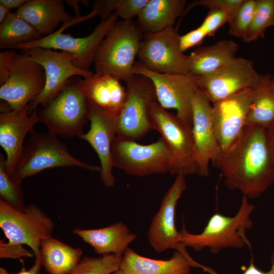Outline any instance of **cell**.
I'll use <instances>...</instances> for the list:
<instances>
[{"mask_svg": "<svg viewBox=\"0 0 274 274\" xmlns=\"http://www.w3.org/2000/svg\"><path fill=\"white\" fill-rule=\"evenodd\" d=\"M221 171L225 186L248 198L260 196L274 184V166L266 129L245 127L215 164Z\"/></svg>", "mask_w": 274, "mask_h": 274, "instance_id": "6da1fadb", "label": "cell"}, {"mask_svg": "<svg viewBox=\"0 0 274 274\" xmlns=\"http://www.w3.org/2000/svg\"><path fill=\"white\" fill-rule=\"evenodd\" d=\"M255 206L243 195L237 213L232 217L220 213L213 214L202 231L198 234L189 232L185 227L179 231V241L185 247L196 251L204 249L217 253L226 249L251 247L246 232L253 225L251 214Z\"/></svg>", "mask_w": 274, "mask_h": 274, "instance_id": "7a4b0ae2", "label": "cell"}, {"mask_svg": "<svg viewBox=\"0 0 274 274\" xmlns=\"http://www.w3.org/2000/svg\"><path fill=\"white\" fill-rule=\"evenodd\" d=\"M144 35L132 20L117 21L99 45L94 58L95 74L109 75L125 83L134 75L135 58Z\"/></svg>", "mask_w": 274, "mask_h": 274, "instance_id": "3957f363", "label": "cell"}, {"mask_svg": "<svg viewBox=\"0 0 274 274\" xmlns=\"http://www.w3.org/2000/svg\"><path fill=\"white\" fill-rule=\"evenodd\" d=\"M79 78H71L38 112L39 122L47 127L49 132L57 136L80 138L83 133L84 125L89 121V102L80 88Z\"/></svg>", "mask_w": 274, "mask_h": 274, "instance_id": "277c9868", "label": "cell"}, {"mask_svg": "<svg viewBox=\"0 0 274 274\" xmlns=\"http://www.w3.org/2000/svg\"><path fill=\"white\" fill-rule=\"evenodd\" d=\"M67 166L100 172V167L86 163L72 155L57 136L49 131H33L24 145L20 159L11 176L22 181L47 169Z\"/></svg>", "mask_w": 274, "mask_h": 274, "instance_id": "5b68a950", "label": "cell"}, {"mask_svg": "<svg viewBox=\"0 0 274 274\" xmlns=\"http://www.w3.org/2000/svg\"><path fill=\"white\" fill-rule=\"evenodd\" d=\"M118 15L113 12L106 20L101 21L93 31L83 38H75L63 32L67 27L88 20L87 16H76L51 34L28 43L11 46L7 49L22 50L39 47L61 50L69 53L76 58L75 64L81 70L89 71L94 61L97 49L109 30L117 22Z\"/></svg>", "mask_w": 274, "mask_h": 274, "instance_id": "8992f818", "label": "cell"}, {"mask_svg": "<svg viewBox=\"0 0 274 274\" xmlns=\"http://www.w3.org/2000/svg\"><path fill=\"white\" fill-rule=\"evenodd\" d=\"M153 129L157 131L171 154L169 173L185 176L198 175L192 127L168 113L157 101L150 108Z\"/></svg>", "mask_w": 274, "mask_h": 274, "instance_id": "52a82bcc", "label": "cell"}, {"mask_svg": "<svg viewBox=\"0 0 274 274\" xmlns=\"http://www.w3.org/2000/svg\"><path fill=\"white\" fill-rule=\"evenodd\" d=\"M0 227L8 243L28 246L36 259L42 261L41 244L44 239L52 236L54 223L36 204H28L20 210L1 198Z\"/></svg>", "mask_w": 274, "mask_h": 274, "instance_id": "ba28073f", "label": "cell"}, {"mask_svg": "<svg viewBox=\"0 0 274 274\" xmlns=\"http://www.w3.org/2000/svg\"><path fill=\"white\" fill-rule=\"evenodd\" d=\"M113 167L138 177L169 173L171 154L161 138L156 142L141 145L117 136L112 146Z\"/></svg>", "mask_w": 274, "mask_h": 274, "instance_id": "9c48e42d", "label": "cell"}, {"mask_svg": "<svg viewBox=\"0 0 274 274\" xmlns=\"http://www.w3.org/2000/svg\"><path fill=\"white\" fill-rule=\"evenodd\" d=\"M125 83L127 95L116 119V135L135 141L153 129L150 108L157 100L152 83L145 77L134 75Z\"/></svg>", "mask_w": 274, "mask_h": 274, "instance_id": "30bf717a", "label": "cell"}, {"mask_svg": "<svg viewBox=\"0 0 274 274\" xmlns=\"http://www.w3.org/2000/svg\"><path fill=\"white\" fill-rule=\"evenodd\" d=\"M31 58L41 64L46 75L45 86L42 92L27 105L28 113L31 114L39 105L46 104L57 94L75 76L88 78L94 74L77 67L76 58L64 51H57L51 49L39 47L21 50Z\"/></svg>", "mask_w": 274, "mask_h": 274, "instance_id": "8fae6325", "label": "cell"}, {"mask_svg": "<svg viewBox=\"0 0 274 274\" xmlns=\"http://www.w3.org/2000/svg\"><path fill=\"white\" fill-rule=\"evenodd\" d=\"M133 72L149 79L158 104L165 109H175L179 119L192 127V99L198 88L194 76L156 73L139 61L135 62Z\"/></svg>", "mask_w": 274, "mask_h": 274, "instance_id": "7c38bea8", "label": "cell"}, {"mask_svg": "<svg viewBox=\"0 0 274 274\" xmlns=\"http://www.w3.org/2000/svg\"><path fill=\"white\" fill-rule=\"evenodd\" d=\"M267 76L259 74L250 60L235 57L214 72L195 77L198 87L214 104L244 89L255 88Z\"/></svg>", "mask_w": 274, "mask_h": 274, "instance_id": "4fadbf2b", "label": "cell"}, {"mask_svg": "<svg viewBox=\"0 0 274 274\" xmlns=\"http://www.w3.org/2000/svg\"><path fill=\"white\" fill-rule=\"evenodd\" d=\"M179 38L174 27L144 35L138 55L139 62L156 73L190 75L189 56L181 51Z\"/></svg>", "mask_w": 274, "mask_h": 274, "instance_id": "5bb4252c", "label": "cell"}, {"mask_svg": "<svg viewBox=\"0 0 274 274\" xmlns=\"http://www.w3.org/2000/svg\"><path fill=\"white\" fill-rule=\"evenodd\" d=\"M46 75L43 67L27 54H17L7 81L0 87V98L11 109L26 108L44 89Z\"/></svg>", "mask_w": 274, "mask_h": 274, "instance_id": "9a60e30c", "label": "cell"}, {"mask_svg": "<svg viewBox=\"0 0 274 274\" xmlns=\"http://www.w3.org/2000/svg\"><path fill=\"white\" fill-rule=\"evenodd\" d=\"M211 103L198 87L192 99V133L198 175L203 177L209 174L210 161L215 165L223 153L215 132Z\"/></svg>", "mask_w": 274, "mask_h": 274, "instance_id": "2e32d148", "label": "cell"}, {"mask_svg": "<svg viewBox=\"0 0 274 274\" xmlns=\"http://www.w3.org/2000/svg\"><path fill=\"white\" fill-rule=\"evenodd\" d=\"M187 188L185 176L178 175L162 200L158 212L152 219L148 238L151 247L157 253L174 249L187 252L179 241L180 234L175 225V211L178 201Z\"/></svg>", "mask_w": 274, "mask_h": 274, "instance_id": "e0dca14e", "label": "cell"}, {"mask_svg": "<svg viewBox=\"0 0 274 274\" xmlns=\"http://www.w3.org/2000/svg\"><path fill=\"white\" fill-rule=\"evenodd\" d=\"M253 91L254 88H247L212 104L215 132L223 152L239 138L245 127Z\"/></svg>", "mask_w": 274, "mask_h": 274, "instance_id": "ac0fdd59", "label": "cell"}, {"mask_svg": "<svg viewBox=\"0 0 274 274\" xmlns=\"http://www.w3.org/2000/svg\"><path fill=\"white\" fill-rule=\"evenodd\" d=\"M89 102L90 129L80 138L87 141L97 153L100 163V177L109 187L115 184L111 150L116 136V119L91 101Z\"/></svg>", "mask_w": 274, "mask_h": 274, "instance_id": "d6986e66", "label": "cell"}, {"mask_svg": "<svg viewBox=\"0 0 274 274\" xmlns=\"http://www.w3.org/2000/svg\"><path fill=\"white\" fill-rule=\"evenodd\" d=\"M38 122L37 109L29 114L27 106L19 111L1 113L0 146L6 152L5 165L10 176L20 159L27 133L34 131L33 127Z\"/></svg>", "mask_w": 274, "mask_h": 274, "instance_id": "ffe728a7", "label": "cell"}, {"mask_svg": "<svg viewBox=\"0 0 274 274\" xmlns=\"http://www.w3.org/2000/svg\"><path fill=\"white\" fill-rule=\"evenodd\" d=\"M192 266L212 273L193 260L187 252L177 250L168 260H155L142 256L129 248L122 256L120 269L125 274H190Z\"/></svg>", "mask_w": 274, "mask_h": 274, "instance_id": "44dd1931", "label": "cell"}, {"mask_svg": "<svg viewBox=\"0 0 274 274\" xmlns=\"http://www.w3.org/2000/svg\"><path fill=\"white\" fill-rule=\"evenodd\" d=\"M80 88L89 101L109 115L117 118L125 102L126 88L118 78L109 75L95 74L88 78H79Z\"/></svg>", "mask_w": 274, "mask_h": 274, "instance_id": "7402d4cb", "label": "cell"}, {"mask_svg": "<svg viewBox=\"0 0 274 274\" xmlns=\"http://www.w3.org/2000/svg\"><path fill=\"white\" fill-rule=\"evenodd\" d=\"M73 232L100 255L113 254L122 256L128 245L136 237V235L120 221L98 229L76 228Z\"/></svg>", "mask_w": 274, "mask_h": 274, "instance_id": "603a6c76", "label": "cell"}, {"mask_svg": "<svg viewBox=\"0 0 274 274\" xmlns=\"http://www.w3.org/2000/svg\"><path fill=\"white\" fill-rule=\"evenodd\" d=\"M16 13L44 37L53 33L60 22L73 19L62 0L27 1Z\"/></svg>", "mask_w": 274, "mask_h": 274, "instance_id": "cb8c5ba5", "label": "cell"}, {"mask_svg": "<svg viewBox=\"0 0 274 274\" xmlns=\"http://www.w3.org/2000/svg\"><path fill=\"white\" fill-rule=\"evenodd\" d=\"M185 5L184 0H148L137 16V25L144 35L173 27L183 16Z\"/></svg>", "mask_w": 274, "mask_h": 274, "instance_id": "d4e9b609", "label": "cell"}, {"mask_svg": "<svg viewBox=\"0 0 274 274\" xmlns=\"http://www.w3.org/2000/svg\"><path fill=\"white\" fill-rule=\"evenodd\" d=\"M238 47L235 42L226 39L197 47L189 55V74L202 76L221 68L236 57Z\"/></svg>", "mask_w": 274, "mask_h": 274, "instance_id": "484cf974", "label": "cell"}, {"mask_svg": "<svg viewBox=\"0 0 274 274\" xmlns=\"http://www.w3.org/2000/svg\"><path fill=\"white\" fill-rule=\"evenodd\" d=\"M42 265L49 274H70L80 261L83 252L53 238L41 244Z\"/></svg>", "mask_w": 274, "mask_h": 274, "instance_id": "4316f807", "label": "cell"}, {"mask_svg": "<svg viewBox=\"0 0 274 274\" xmlns=\"http://www.w3.org/2000/svg\"><path fill=\"white\" fill-rule=\"evenodd\" d=\"M272 76L254 88L252 102L245 125L258 126L267 129L274 124V92L269 88Z\"/></svg>", "mask_w": 274, "mask_h": 274, "instance_id": "83f0119b", "label": "cell"}, {"mask_svg": "<svg viewBox=\"0 0 274 274\" xmlns=\"http://www.w3.org/2000/svg\"><path fill=\"white\" fill-rule=\"evenodd\" d=\"M17 13L10 12L0 25V48L35 41L44 37Z\"/></svg>", "mask_w": 274, "mask_h": 274, "instance_id": "f1b7e54d", "label": "cell"}, {"mask_svg": "<svg viewBox=\"0 0 274 274\" xmlns=\"http://www.w3.org/2000/svg\"><path fill=\"white\" fill-rule=\"evenodd\" d=\"M274 26V0H256L251 23L242 38L245 43L263 38L265 30Z\"/></svg>", "mask_w": 274, "mask_h": 274, "instance_id": "f546056e", "label": "cell"}, {"mask_svg": "<svg viewBox=\"0 0 274 274\" xmlns=\"http://www.w3.org/2000/svg\"><path fill=\"white\" fill-rule=\"evenodd\" d=\"M5 158L0 154V195L1 198L13 208L22 210L24 204L22 181L11 176L5 165Z\"/></svg>", "mask_w": 274, "mask_h": 274, "instance_id": "4dcf8cb0", "label": "cell"}, {"mask_svg": "<svg viewBox=\"0 0 274 274\" xmlns=\"http://www.w3.org/2000/svg\"><path fill=\"white\" fill-rule=\"evenodd\" d=\"M122 259V256L113 254L85 256L70 274H111L120 269Z\"/></svg>", "mask_w": 274, "mask_h": 274, "instance_id": "1f68e13d", "label": "cell"}, {"mask_svg": "<svg viewBox=\"0 0 274 274\" xmlns=\"http://www.w3.org/2000/svg\"><path fill=\"white\" fill-rule=\"evenodd\" d=\"M256 4V0H243L228 23L230 35L241 39L244 37L252 20Z\"/></svg>", "mask_w": 274, "mask_h": 274, "instance_id": "d6a6232c", "label": "cell"}, {"mask_svg": "<svg viewBox=\"0 0 274 274\" xmlns=\"http://www.w3.org/2000/svg\"><path fill=\"white\" fill-rule=\"evenodd\" d=\"M242 1L243 0H200L194 1L186 8L183 15L195 7L203 6L209 9L219 8L223 10L228 14L229 21Z\"/></svg>", "mask_w": 274, "mask_h": 274, "instance_id": "836d02e7", "label": "cell"}, {"mask_svg": "<svg viewBox=\"0 0 274 274\" xmlns=\"http://www.w3.org/2000/svg\"><path fill=\"white\" fill-rule=\"evenodd\" d=\"M201 24V26L211 37L215 35L216 31L229 21V16L223 10L219 8H211Z\"/></svg>", "mask_w": 274, "mask_h": 274, "instance_id": "e575fe53", "label": "cell"}, {"mask_svg": "<svg viewBox=\"0 0 274 274\" xmlns=\"http://www.w3.org/2000/svg\"><path fill=\"white\" fill-rule=\"evenodd\" d=\"M148 0H117L115 13L123 20L130 21L138 16Z\"/></svg>", "mask_w": 274, "mask_h": 274, "instance_id": "d590c367", "label": "cell"}, {"mask_svg": "<svg viewBox=\"0 0 274 274\" xmlns=\"http://www.w3.org/2000/svg\"><path fill=\"white\" fill-rule=\"evenodd\" d=\"M33 253L22 247V245H15L0 241L1 258H13L21 260L23 257H32Z\"/></svg>", "mask_w": 274, "mask_h": 274, "instance_id": "8d00e7d4", "label": "cell"}, {"mask_svg": "<svg viewBox=\"0 0 274 274\" xmlns=\"http://www.w3.org/2000/svg\"><path fill=\"white\" fill-rule=\"evenodd\" d=\"M18 53L14 49H8L0 52V85L8 79L12 71L14 61Z\"/></svg>", "mask_w": 274, "mask_h": 274, "instance_id": "74e56055", "label": "cell"}, {"mask_svg": "<svg viewBox=\"0 0 274 274\" xmlns=\"http://www.w3.org/2000/svg\"><path fill=\"white\" fill-rule=\"evenodd\" d=\"M207 36V33L201 26L184 35L180 36L179 43L181 51L184 52L191 47L201 44Z\"/></svg>", "mask_w": 274, "mask_h": 274, "instance_id": "f35d334b", "label": "cell"}, {"mask_svg": "<svg viewBox=\"0 0 274 274\" xmlns=\"http://www.w3.org/2000/svg\"><path fill=\"white\" fill-rule=\"evenodd\" d=\"M117 0H102L94 1L93 9L97 12V15L100 16L101 21L106 20L115 12Z\"/></svg>", "mask_w": 274, "mask_h": 274, "instance_id": "ab89813d", "label": "cell"}, {"mask_svg": "<svg viewBox=\"0 0 274 274\" xmlns=\"http://www.w3.org/2000/svg\"><path fill=\"white\" fill-rule=\"evenodd\" d=\"M270 261V269L267 271H263L258 268L252 260L248 267L242 274H274V250L271 255Z\"/></svg>", "mask_w": 274, "mask_h": 274, "instance_id": "60d3db41", "label": "cell"}, {"mask_svg": "<svg viewBox=\"0 0 274 274\" xmlns=\"http://www.w3.org/2000/svg\"><path fill=\"white\" fill-rule=\"evenodd\" d=\"M266 138L269 153L274 166V124L266 129Z\"/></svg>", "mask_w": 274, "mask_h": 274, "instance_id": "b9f144b4", "label": "cell"}, {"mask_svg": "<svg viewBox=\"0 0 274 274\" xmlns=\"http://www.w3.org/2000/svg\"><path fill=\"white\" fill-rule=\"evenodd\" d=\"M27 1L26 0H1L0 5L11 10L14 8L19 9Z\"/></svg>", "mask_w": 274, "mask_h": 274, "instance_id": "7bdbcfd3", "label": "cell"}, {"mask_svg": "<svg viewBox=\"0 0 274 274\" xmlns=\"http://www.w3.org/2000/svg\"><path fill=\"white\" fill-rule=\"evenodd\" d=\"M42 262L40 260L36 259L33 265L28 270L22 268L21 270L16 274H40Z\"/></svg>", "mask_w": 274, "mask_h": 274, "instance_id": "ee69618b", "label": "cell"}, {"mask_svg": "<svg viewBox=\"0 0 274 274\" xmlns=\"http://www.w3.org/2000/svg\"><path fill=\"white\" fill-rule=\"evenodd\" d=\"M10 12V10L0 5V23L6 19Z\"/></svg>", "mask_w": 274, "mask_h": 274, "instance_id": "f6af8a7d", "label": "cell"}, {"mask_svg": "<svg viewBox=\"0 0 274 274\" xmlns=\"http://www.w3.org/2000/svg\"><path fill=\"white\" fill-rule=\"evenodd\" d=\"M67 3L72 6L76 13V16H80V11L79 7L78 6V3L80 2L79 1H67Z\"/></svg>", "mask_w": 274, "mask_h": 274, "instance_id": "bcb514c9", "label": "cell"}, {"mask_svg": "<svg viewBox=\"0 0 274 274\" xmlns=\"http://www.w3.org/2000/svg\"><path fill=\"white\" fill-rule=\"evenodd\" d=\"M269 88L274 92V78H272L269 83Z\"/></svg>", "mask_w": 274, "mask_h": 274, "instance_id": "7dc6e473", "label": "cell"}, {"mask_svg": "<svg viewBox=\"0 0 274 274\" xmlns=\"http://www.w3.org/2000/svg\"><path fill=\"white\" fill-rule=\"evenodd\" d=\"M0 274H11L9 273L7 270L3 267L0 268Z\"/></svg>", "mask_w": 274, "mask_h": 274, "instance_id": "c3c4849f", "label": "cell"}, {"mask_svg": "<svg viewBox=\"0 0 274 274\" xmlns=\"http://www.w3.org/2000/svg\"><path fill=\"white\" fill-rule=\"evenodd\" d=\"M111 274H125V273L121 269H120L117 271L114 272Z\"/></svg>", "mask_w": 274, "mask_h": 274, "instance_id": "681fc988", "label": "cell"}]
</instances>
